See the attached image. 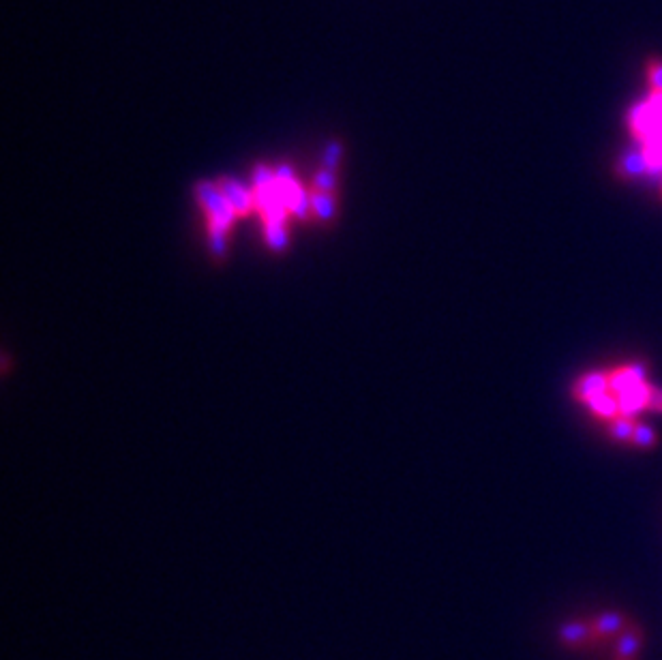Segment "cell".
<instances>
[{
	"label": "cell",
	"instance_id": "1",
	"mask_svg": "<svg viewBox=\"0 0 662 660\" xmlns=\"http://www.w3.org/2000/svg\"><path fill=\"white\" fill-rule=\"evenodd\" d=\"M628 129L639 144L662 138V90H650L648 101L630 110Z\"/></svg>",
	"mask_w": 662,
	"mask_h": 660
},
{
	"label": "cell",
	"instance_id": "2",
	"mask_svg": "<svg viewBox=\"0 0 662 660\" xmlns=\"http://www.w3.org/2000/svg\"><path fill=\"white\" fill-rule=\"evenodd\" d=\"M609 390V375L607 371H588L570 388V395L577 403L588 405L598 395H603Z\"/></svg>",
	"mask_w": 662,
	"mask_h": 660
},
{
	"label": "cell",
	"instance_id": "3",
	"mask_svg": "<svg viewBox=\"0 0 662 660\" xmlns=\"http://www.w3.org/2000/svg\"><path fill=\"white\" fill-rule=\"evenodd\" d=\"M609 375V390L618 397L626 390L635 388L643 382H648V375H645V369L641 365H620L607 371Z\"/></svg>",
	"mask_w": 662,
	"mask_h": 660
},
{
	"label": "cell",
	"instance_id": "4",
	"mask_svg": "<svg viewBox=\"0 0 662 660\" xmlns=\"http://www.w3.org/2000/svg\"><path fill=\"white\" fill-rule=\"evenodd\" d=\"M560 641L570 648H585L594 641H598L592 622H570L560 628Z\"/></svg>",
	"mask_w": 662,
	"mask_h": 660
},
{
	"label": "cell",
	"instance_id": "5",
	"mask_svg": "<svg viewBox=\"0 0 662 660\" xmlns=\"http://www.w3.org/2000/svg\"><path fill=\"white\" fill-rule=\"evenodd\" d=\"M639 423V418L635 416H615L611 418L607 425V435L613 440V442H618V444H624L628 446L630 444V438H633V433H635V427Z\"/></svg>",
	"mask_w": 662,
	"mask_h": 660
},
{
	"label": "cell",
	"instance_id": "6",
	"mask_svg": "<svg viewBox=\"0 0 662 660\" xmlns=\"http://www.w3.org/2000/svg\"><path fill=\"white\" fill-rule=\"evenodd\" d=\"M639 645H641V630L637 626L628 624L620 633L618 645H615V660H633L637 656Z\"/></svg>",
	"mask_w": 662,
	"mask_h": 660
},
{
	"label": "cell",
	"instance_id": "7",
	"mask_svg": "<svg viewBox=\"0 0 662 660\" xmlns=\"http://www.w3.org/2000/svg\"><path fill=\"white\" fill-rule=\"evenodd\" d=\"M643 174H650V170H648V163H645V159L641 155V150L639 153H630L615 163V176L622 180H635Z\"/></svg>",
	"mask_w": 662,
	"mask_h": 660
},
{
	"label": "cell",
	"instance_id": "8",
	"mask_svg": "<svg viewBox=\"0 0 662 660\" xmlns=\"http://www.w3.org/2000/svg\"><path fill=\"white\" fill-rule=\"evenodd\" d=\"M588 410L598 418V420H603V423H609L611 418L615 416H620V403H618V397H615L611 390H607V393L603 395H598L596 399H592L588 403Z\"/></svg>",
	"mask_w": 662,
	"mask_h": 660
},
{
	"label": "cell",
	"instance_id": "9",
	"mask_svg": "<svg viewBox=\"0 0 662 660\" xmlns=\"http://www.w3.org/2000/svg\"><path fill=\"white\" fill-rule=\"evenodd\" d=\"M592 626H594V633H596V637L600 641V639H609L613 635L622 633V630L628 624L624 620V615H620V613H605V615H600V618H596L592 622Z\"/></svg>",
	"mask_w": 662,
	"mask_h": 660
},
{
	"label": "cell",
	"instance_id": "10",
	"mask_svg": "<svg viewBox=\"0 0 662 660\" xmlns=\"http://www.w3.org/2000/svg\"><path fill=\"white\" fill-rule=\"evenodd\" d=\"M628 446H633L637 450H654L658 446V433L650 425H645L643 420H639Z\"/></svg>",
	"mask_w": 662,
	"mask_h": 660
},
{
	"label": "cell",
	"instance_id": "11",
	"mask_svg": "<svg viewBox=\"0 0 662 660\" xmlns=\"http://www.w3.org/2000/svg\"><path fill=\"white\" fill-rule=\"evenodd\" d=\"M645 75H648L650 90H662V60H656V58L648 60Z\"/></svg>",
	"mask_w": 662,
	"mask_h": 660
},
{
	"label": "cell",
	"instance_id": "12",
	"mask_svg": "<svg viewBox=\"0 0 662 660\" xmlns=\"http://www.w3.org/2000/svg\"><path fill=\"white\" fill-rule=\"evenodd\" d=\"M648 412L662 414V388L652 384L650 388V399H648Z\"/></svg>",
	"mask_w": 662,
	"mask_h": 660
},
{
	"label": "cell",
	"instance_id": "13",
	"mask_svg": "<svg viewBox=\"0 0 662 660\" xmlns=\"http://www.w3.org/2000/svg\"><path fill=\"white\" fill-rule=\"evenodd\" d=\"M658 195H660V200H662V176H660V189H658Z\"/></svg>",
	"mask_w": 662,
	"mask_h": 660
}]
</instances>
